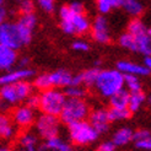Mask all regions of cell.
<instances>
[{
    "mask_svg": "<svg viewBox=\"0 0 151 151\" xmlns=\"http://www.w3.org/2000/svg\"><path fill=\"white\" fill-rule=\"evenodd\" d=\"M118 43L119 46L129 50V52H134L138 53V48H137V41H135V37L133 35H130L129 32H124L119 36L118 38Z\"/></svg>",
    "mask_w": 151,
    "mask_h": 151,
    "instance_id": "obj_26",
    "label": "cell"
},
{
    "mask_svg": "<svg viewBox=\"0 0 151 151\" xmlns=\"http://www.w3.org/2000/svg\"><path fill=\"white\" fill-rule=\"evenodd\" d=\"M9 107H10V104H9V103L0 99V113H5L7 109H9Z\"/></svg>",
    "mask_w": 151,
    "mask_h": 151,
    "instance_id": "obj_42",
    "label": "cell"
},
{
    "mask_svg": "<svg viewBox=\"0 0 151 151\" xmlns=\"http://www.w3.org/2000/svg\"><path fill=\"white\" fill-rule=\"evenodd\" d=\"M91 36L93 41L100 44H107L111 42L109 25L104 15H99L97 17H95L91 24Z\"/></svg>",
    "mask_w": 151,
    "mask_h": 151,
    "instance_id": "obj_9",
    "label": "cell"
},
{
    "mask_svg": "<svg viewBox=\"0 0 151 151\" xmlns=\"http://www.w3.org/2000/svg\"><path fill=\"white\" fill-rule=\"evenodd\" d=\"M15 124L5 113H0V139L9 140L15 135Z\"/></svg>",
    "mask_w": 151,
    "mask_h": 151,
    "instance_id": "obj_20",
    "label": "cell"
},
{
    "mask_svg": "<svg viewBox=\"0 0 151 151\" xmlns=\"http://www.w3.org/2000/svg\"><path fill=\"white\" fill-rule=\"evenodd\" d=\"M124 87L129 92L141 91V81L139 76L135 75H124Z\"/></svg>",
    "mask_w": 151,
    "mask_h": 151,
    "instance_id": "obj_30",
    "label": "cell"
},
{
    "mask_svg": "<svg viewBox=\"0 0 151 151\" xmlns=\"http://www.w3.org/2000/svg\"><path fill=\"white\" fill-rule=\"evenodd\" d=\"M149 135H151V132L147 130V129H138L134 132V135H133V141H139V140H142L147 138Z\"/></svg>",
    "mask_w": 151,
    "mask_h": 151,
    "instance_id": "obj_38",
    "label": "cell"
},
{
    "mask_svg": "<svg viewBox=\"0 0 151 151\" xmlns=\"http://www.w3.org/2000/svg\"><path fill=\"white\" fill-rule=\"evenodd\" d=\"M29 64V59L28 58H22L21 60H19V68H27Z\"/></svg>",
    "mask_w": 151,
    "mask_h": 151,
    "instance_id": "obj_44",
    "label": "cell"
},
{
    "mask_svg": "<svg viewBox=\"0 0 151 151\" xmlns=\"http://www.w3.org/2000/svg\"><path fill=\"white\" fill-rule=\"evenodd\" d=\"M93 86L102 97L109 99L111 96L124 88V74L118 69L100 70Z\"/></svg>",
    "mask_w": 151,
    "mask_h": 151,
    "instance_id": "obj_2",
    "label": "cell"
},
{
    "mask_svg": "<svg viewBox=\"0 0 151 151\" xmlns=\"http://www.w3.org/2000/svg\"><path fill=\"white\" fill-rule=\"evenodd\" d=\"M6 16H7V14H6V10L4 9L3 6H0V26H1L5 20H6Z\"/></svg>",
    "mask_w": 151,
    "mask_h": 151,
    "instance_id": "obj_43",
    "label": "cell"
},
{
    "mask_svg": "<svg viewBox=\"0 0 151 151\" xmlns=\"http://www.w3.org/2000/svg\"><path fill=\"white\" fill-rule=\"evenodd\" d=\"M133 113L128 108H109L108 109V118L112 122H122V120L129 119Z\"/></svg>",
    "mask_w": 151,
    "mask_h": 151,
    "instance_id": "obj_27",
    "label": "cell"
},
{
    "mask_svg": "<svg viewBox=\"0 0 151 151\" xmlns=\"http://www.w3.org/2000/svg\"><path fill=\"white\" fill-rule=\"evenodd\" d=\"M40 151H74V150L73 146L64 139L54 137L44 141V144L41 145L40 147Z\"/></svg>",
    "mask_w": 151,
    "mask_h": 151,
    "instance_id": "obj_16",
    "label": "cell"
},
{
    "mask_svg": "<svg viewBox=\"0 0 151 151\" xmlns=\"http://www.w3.org/2000/svg\"><path fill=\"white\" fill-rule=\"evenodd\" d=\"M19 11L21 15L24 14H33L35 11V4L32 0H22L19 6Z\"/></svg>",
    "mask_w": 151,
    "mask_h": 151,
    "instance_id": "obj_33",
    "label": "cell"
},
{
    "mask_svg": "<svg viewBox=\"0 0 151 151\" xmlns=\"http://www.w3.org/2000/svg\"><path fill=\"white\" fill-rule=\"evenodd\" d=\"M146 102V95L142 91H137V92H130L129 95V103H128V109L132 113L138 112L142 104Z\"/></svg>",
    "mask_w": 151,
    "mask_h": 151,
    "instance_id": "obj_22",
    "label": "cell"
},
{
    "mask_svg": "<svg viewBox=\"0 0 151 151\" xmlns=\"http://www.w3.org/2000/svg\"><path fill=\"white\" fill-rule=\"evenodd\" d=\"M60 27L68 35L84 36L91 31V22L85 14H75L70 20L60 21Z\"/></svg>",
    "mask_w": 151,
    "mask_h": 151,
    "instance_id": "obj_8",
    "label": "cell"
},
{
    "mask_svg": "<svg viewBox=\"0 0 151 151\" xmlns=\"http://www.w3.org/2000/svg\"><path fill=\"white\" fill-rule=\"evenodd\" d=\"M142 65H144L151 73V55H145L144 57V59H142Z\"/></svg>",
    "mask_w": 151,
    "mask_h": 151,
    "instance_id": "obj_41",
    "label": "cell"
},
{
    "mask_svg": "<svg viewBox=\"0 0 151 151\" xmlns=\"http://www.w3.org/2000/svg\"><path fill=\"white\" fill-rule=\"evenodd\" d=\"M122 0H96V9L100 15L109 14L113 9L120 7Z\"/></svg>",
    "mask_w": 151,
    "mask_h": 151,
    "instance_id": "obj_25",
    "label": "cell"
},
{
    "mask_svg": "<svg viewBox=\"0 0 151 151\" xmlns=\"http://www.w3.org/2000/svg\"><path fill=\"white\" fill-rule=\"evenodd\" d=\"M17 62V53L6 46L0 44V70H9Z\"/></svg>",
    "mask_w": 151,
    "mask_h": 151,
    "instance_id": "obj_14",
    "label": "cell"
},
{
    "mask_svg": "<svg viewBox=\"0 0 151 151\" xmlns=\"http://www.w3.org/2000/svg\"><path fill=\"white\" fill-rule=\"evenodd\" d=\"M135 41H137V48H138V53L142 55H151V36L146 32L141 36L135 37Z\"/></svg>",
    "mask_w": 151,
    "mask_h": 151,
    "instance_id": "obj_24",
    "label": "cell"
},
{
    "mask_svg": "<svg viewBox=\"0 0 151 151\" xmlns=\"http://www.w3.org/2000/svg\"><path fill=\"white\" fill-rule=\"evenodd\" d=\"M66 101V96L60 90L53 87L40 95V109L42 113L59 117Z\"/></svg>",
    "mask_w": 151,
    "mask_h": 151,
    "instance_id": "obj_5",
    "label": "cell"
},
{
    "mask_svg": "<svg viewBox=\"0 0 151 151\" xmlns=\"http://www.w3.org/2000/svg\"><path fill=\"white\" fill-rule=\"evenodd\" d=\"M146 103H147L149 106H151V93H150L149 96H146Z\"/></svg>",
    "mask_w": 151,
    "mask_h": 151,
    "instance_id": "obj_46",
    "label": "cell"
},
{
    "mask_svg": "<svg viewBox=\"0 0 151 151\" xmlns=\"http://www.w3.org/2000/svg\"><path fill=\"white\" fill-rule=\"evenodd\" d=\"M41 9L46 12H52L55 7V0H37Z\"/></svg>",
    "mask_w": 151,
    "mask_h": 151,
    "instance_id": "obj_34",
    "label": "cell"
},
{
    "mask_svg": "<svg viewBox=\"0 0 151 151\" xmlns=\"http://www.w3.org/2000/svg\"><path fill=\"white\" fill-rule=\"evenodd\" d=\"M17 24H20L21 26H24L28 29L33 31V28L37 25V17L35 16V14H24L20 15V17L17 20Z\"/></svg>",
    "mask_w": 151,
    "mask_h": 151,
    "instance_id": "obj_32",
    "label": "cell"
},
{
    "mask_svg": "<svg viewBox=\"0 0 151 151\" xmlns=\"http://www.w3.org/2000/svg\"><path fill=\"white\" fill-rule=\"evenodd\" d=\"M68 134L73 144L79 146H85L92 144L99 138V133L87 120H80L68 125Z\"/></svg>",
    "mask_w": 151,
    "mask_h": 151,
    "instance_id": "obj_3",
    "label": "cell"
},
{
    "mask_svg": "<svg viewBox=\"0 0 151 151\" xmlns=\"http://www.w3.org/2000/svg\"><path fill=\"white\" fill-rule=\"evenodd\" d=\"M100 73L99 68H91V69H87L85 71L80 73V78H81V82H82V86H86V87H91L95 85L96 79H97V75Z\"/></svg>",
    "mask_w": 151,
    "mask_h": 151,
    "instance_id": "obj_28",
    "label": "cell"
},
{
    "mask_svg": "<svg viewBox=\"0 0 151 151\" xmlns=\"http://www.w3.org/2000/svg\"><path fill=\"white\" fill-rule=\"evenodd\" d=\"M120 73L124 75H135V76H147L150 71L142 64H138L134 62H129V60H119L117 63V68Z\"/></svg>",
    "mask_w": 151,
    "mask_h": 151,
    "instance_id": "obj_13",
    "label": "cell"
},
{
    "mask_svg": "<svg viewBox=\"0 0 151 151\" xmlns=\"http://www.w3.org/2000/svg\"><path fill=\"white\" fill-rule=\"evenodd\" d=\"M33 86H35L37 90H40L41 92L46 91V90H49V88H53L52 82H50L49 74H41V75H38V76L35 79Z\"/></svg>",
    "mask_w": 151,
    "mask_h": 151,
    "instance_id": "obj_31",
    "label": "cell"
},
{
    "mask_svg": "<svg viewBox=\"0 0 151 151\" xmlns=\"http://www.w3.org/2000/svg\"><path fill=\"white\" fill-rule=\"evenodd\" d=\"M11 120L15 125L19 128H22V129L29 128L36 120L35 109H32L31 107H28L26 104L19 106V107H16L11 112Z\"/></svg>",
    "mask_w": 151,
    "mask_h": 151,
    "instance_id": "obj_10",
    "label": "cell"
},
{
    "mask_svg": "<svg viewBox=\"0 0 151 151\" xmlns=\"http://www.w3.org/2000/svg\"><path fill=\"white\" fill-rule=\"evenodd\" d=\"M135 142V146L139 150L142 151H151V135H149L147 138L139 140V141H134Z\"/></svg>",
    "mask_w": 151,
    "mask_h": 151,
    "instance_id": "obj_35",
    "label": "cell"
},
{
    "mask_svg": "<svg viewBox=\"0 0 151 151\" xmlns=\"http://www.w3.org/2000/svg\"><path fill=\"white\" fill-rule=\"evenodd\" d=\"M116 145L113 144V141H103L101 144L97 146V150L96 151H116Z\"/></svg>",
    "mask_w": 151,
    "mask_h": 151,
    "instance_id": "obj_39",
    "label": "cell"
},
{
    "mask_svg": "<svg viewBox=\"0 0 151 151\" xmlns=\"http://www.w3.org/2000/svg\"><path fill=\"white\" fill-rule=\"evenodd\" d=\"M64 93L68 99H84L86 96V88L82 85H70L65 87Z\"/></svg>",
    "mask_w": 151,
    "mask_h": 151,
    "instance_id": "obj_29",
    "label": "cell"
},
{
    "mask_svg": "<svg viewBox=\"0 0 151 151\" xmlns=\"http://www.w3.org/2000/svg\"><path fill=\"white\" fill-rule=\"evenodd\" d=\"M32 40V31L20 24L4 22L0 26V44L6 46L11 49H19L26 46Z\"/></svg>",
    "mask_w": 151,
    "mask_h": 151,
    "instance_id": "obj_1",
    "label": "cell"
},
{
    "mask_svg": "<svg viewBox=\"0 0 151 151\" xmlns=\"http://www.w3.org/2000/svg\"><path fill=\"white\" fill-rule=\"evenodd\" d=\"M26 106L31 107L32 109H37L40 108V95H35V93H31L27 99H26Z\"/></svg>",
    "mask_w": 151,
    "mask_h": 151,
    "instance_id": "obj_36",
    "label": "cell"
},
{
    "mask_svg": "<svg viewBox=\"0 0 151 151\" xmlns=\"http://www.w3.org/2000/svg\"><path fill=\"white\" fill-rule=\"evenodd\" d=\"M35 71L28 69V68H19L16 70L12 71H7L6 74L0 76V85H10V84H15V82L19 81H24L28 78L33 76Z\"/></svg>",
    "mask_w": 151,
    "mask_h": 151,
    "instance_id": "obj_12",
    "label": "cell"
},
{
    "mask_svg": "<svg viewBox=\"0 0 151 151\" xmlns=\"http://www.w3.org/2000/svg\"><path fill=\"white\" fill-rule=\"evenodd\" d=\"M3 1H4V0H0V6H1V5H3Z\"/></svg>",
    "mask_w": 151,
    "mask_h": 151,
    "instance_id": "obj_48",
    "label": "cell"
},
{
    "mask_svg": "<svg viewBox=\"0 0 151 151\" xmlns=\"http://www.w3.org/2000/svg\"><path fill=\"white\" fill-rule=\"evenodd\" d=\"M130 92L127 88H122L120 91L109 97V106L112 108H128Z\"/></svg>",
    "mask_w": 151,
    "mask_h": 151,
    "instance_id": "obj_21",
    "label": "cell"
},
{
    "mask_svg": "<svg viewBox=\"0 0 151 151\" xmlns=\"http://www.w3.org/2000/svg\"><path fill=\"white\" fill-rule=\"evenodd\" d=\"M88 118H90L88 122L91 123V125L95 128L99 134H103L109 129L111 120L108 118V109L96 108L90 112Z\"/></svg>",
    "mask_w": 151,
    "mask_h": 151,
    "instance_id": "obj_11",
    "label": "cell"
},
{
    "mask_svg": "<svg viewBox=\"0 0 151 151\" xmlns=\"http://www.w3.org/2000/svg\"><path fill=\"white\" fill-rule=\"evenodd\" d=\"M127 32H129L130 35H133L134 37H138L141 36L147 32V27L144 24L140 17H134L129 21V24L127 26Z\"/></svg>",
    "mask_w": 151,
    "mask_h": 151,
    "instance_id": "obj_23",
    "label": "cell"
},
{
    "mask_svg": "<svg viewBox=\"0 0 151 151\" xmlns=\"http://www.w3.org/2000/svg\"><path fill=\"white\" fill-rule=\"evenodd\" d=\"M50 76V82H52V86L53 87H66V86H70L71 85V81H73V76L69 71H66L64 69H59L54 73L49 74Z\"/></svg>",
    "mask_w": 151,
    "mask_h": 151,
    "instance_id": "obj_17",
    "label": "cell"
},
{
    "mask_svg": "<svg viewBox=\"0 0 151 151\" xmlns=\"http://www.w3.org/2000/svg\"><path fill=\"white\" fill-rule=\"evenodd\" d=\"M90 114V107L84 99H68L60 113V120L66 125L85 120Z\"/></svg>",
    "mask_w": 151,
    "mask_h": 151,
    "instance_id": "obj_4",
    "label": "cell"
},
{
    "mask_svg": "<svg viewBox=\"0 0 151 151\" xmlns=\"http://www.w3.org/2000/svg\"><path fill=\"white\" fill-rule=\"evenodd\" d=\"M120 7L133 19L140 17L144 14V4L140 0H122Z\"/></svg>",
    "mask_w": 151,
    "mask_h": 151,
    "instance_id": "obj_19",
    "label": "cell"
},
{
    "mask_svg": "<svg viewBox=\"0 0 151 151\" xmlns=\"http://www.w3.org/2000/svg\"><path fill=\"white\" fill-rule=\"evenodd\" d=\"M147 33L151 36V27H149V28H147Z\"/></svg>",
    "mask_w": 151,
    "mask_h": 151,
    "instance_id": "obj_47",
    "label": "cell"
},
{
    "mask_svg": "<svg viewBox=\"0 0 151 151\" xmlns=\"http://www.w3.org/2000/svg\"><path fill=\"white\" fill-rule=\"evenodd\" d=\"M19 147L21 151H40L41 146L36 134L25 132L19 137Z\"/></svg>",
    "mask_w": 151,
    "mask_h": 151,
    "instance_id": "obj_15",
    "label": "cell"
},
{
    "mask_svg": "<svg viewBox=\"0 0 151 151\" xmlns=\"http://www.w3.org/2000/svg\"><path fill=\"white\" fill-rule=\"evenodd\" d=\"M73 49L76 50V52H87L90 49V46H88L87 42L79 40V41H75L73 43Z\"/></svg>",
    "mask_w": 151,
    "mask_h": 151,
    "instance_id": "obj_37",
    "label": "cell"
},
{
    "mask_svg": "<svg viewBox=\"0 0 151 151\" xmlns=\"http://www.w3.org/2000/svg\"><path fill=\"white\" fill-rule=\"evenodd\" d=\"M36 132L43 139H50L59 135L60 132V119L57 116H50L42 113L35 120Z\"/></svg>",
    "mask_w": 151,
    "mask_h": 151,
    "instance_id": "obj_7",
    "label": "cell"
},
{
    "mask_svg": "<svg viewBox=\"0 0 151 151\" xmlns=\"http://www.w3.org/2000/svg\"><path fill=\"white\" fill-rule=\"evenodd\" d=\"M133 135H134L133 129H130L129 127H122L113 134L112 141L116 146H125L133 141Z\"/></svg>",
    "mask_w": 151,
    "mask_h": 151,
    "instance_id": "obj_18",
    "label": "cell"
},
{
    "mask_svg": "<svg viewBox=\"0 0 151 151\" xmlns=\"http://www.w3.org/2000/svg\"><path fill=\"white\" fill-rule=\"evenodd\" d=\"M0 151H14V150L7 146H0Z\"/></svg>",
    "mask_w": 151,
    "mask_h": 151,
    "instance_id": "obj_45",
    "label": "cell"
},
{
    "mask_svg": "<svg viewBox=\"0 0 151 151\" xmlns=\"http://www.w3.org/2000/svg\"><path fill=\"white\" fill-rule=\"evenodd\" d=\"M31 93H32V86L26 80L10 85H4L0 88V99L7 102L10 106L26 101V99Z\"/></svg>",
    "mask_w": 151,
    "mask_h": 151,
    "instance_id": "obj_6",
    "label": "cell"
},
{
    "mask_svg": "<svg viewBox=\"0 0 151 151\" xmlns=\"http://www.w3.org/2000/svg\"><path fill=\"white\" fill-rule=\"evenodd\" d=\"M69 6H70V9L74 14H85L84 5H82L81 3H79V1H74V3L69 4Z\"/></svg>",
    "mask_w": 151,
    "mask_h": 151,
    "instance_id": "obj_40",
    "label": "cell"
}]
</instances>
